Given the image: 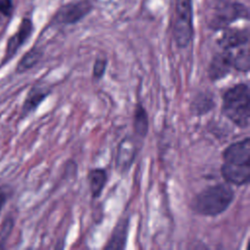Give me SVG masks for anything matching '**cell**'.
Instances as JSON below:
<instances>
[{
    "label": "cell",
    "mask_w": 250,
    "mask_h": 250,
    "mask_svg": "<svg viewBox=\"0 0 250 250\" xmlns=\"http://www.w3.org/2000/svg\"><path fill=\"white\" fill-rule=\"evenodd\" d=\"M9 197V192L7 190V188L0 187V213Z\"/></svg>",
    "instance_id": "cell-22"
},
{
    "label": "cell",
    "mask_w": 250,
    "mask_h": 250,
    "mask_svg": "<svg viewBox=\"0 0 250 250\" xmlns=\"http://www.w3.org/2000/svg\"><path fill=\"white\" fill-rule=\"evenodd\" d=\"M221 174L228 184L244 186L250 180V164L239 165L224 162L221 167Z\"/></svg>",
    "instance_id": "cell-10"
},
{
    "label": "cell",
    "mask_w": 250,
    "mask_h": 250,
    "mask_svg": "<svg viewBox=\"0 0 250 250\" xmlns=\"http://www.w3.org/2000/svg\"><path fill=\"white\" fill-rule=\"evenodd\" d=\"M15 225V220L11 216H7L0 226V248H3L9 238Z\"/></svg>",
    "instance_id": "cell-19"
},
{
    "label": "cell",
    "mask_w": 250,
    "mask_h": 250,
    "mask_svg": "<svg viewBox=\"0 0 250 250\" xmlns=\"http://www.w3.org/2000/svg\"><path fill=\"white\" fill-rule=\"evenodd\" d=\"M42 57H43V52L41 49H39L38 47L31 48L19 61L16 66V72L23 73L33 68L40 62Z\"/></svg>",
    "instance_id": "cell-17"
},
{
    "label": "cell",
    "mask_w": 250,
    "mask_h": 250,
    "mask_svg": "<svg viewBox=\"0 0 250 250\" xmlns=\"http://www.w3.org/2000/svg\"><path fill=\"white\" fill-rule=\"evenodd\" d=\"M249 42V33L247 29H229L227 30L218 40V44L223 50L237 49L247 45Z\"/></svg>",
    "instance_id": "cell-11"
},
{
    "label": "cell",
    "mask_w": 250,
    "mask_h": 250,
    "mask_svg": "<svg viewBox=\"0 0 250 250\" xmlns=\"http://www.w3.org/2000/svg\"><path fill=\"white\" fill-rule=\"evenodd\" d=\"M191 0H176L173 37L179 48H186L192 39Z\"/></svg>",
    "instance_id": "cell-3"
},
{
    "label": "cell",
    "mask_w": 250,
    "mask_h": 250,
    "mask_svg": "<svg viewBox=\"0 0 250 250\" xmlns=\"http://www.w3.org/2000/svg\"><path fill=\"white\" fill-rule=\"evenodd\" d=\"M222 111L235 126L247 128L250 123V89L246 83L229 88L223 95Z\"/></svg>",
    "instance_id": "cell-2"
},
{
    "label": "cell",
    "mask_w": 250,
    "mask_h": 250,
    "mask_svg": "<svg viewBox=\"0 0 250 250\" xmlns=\"http://www.w3.org/2000/svg\"><path fill=\"white\" fill-rule=\"evenodd\" d=\"M137 146L136 142L131 137H125L117 146L116 153V169L119 173H126L132 166L136 155H137Z\"/></svg>",
    "instance_id": "cell-8"
},
{
    "label": "cell",
    "mask_w": 250,
    "mask_h": 250,
    "mask_svg": "<svg viewBox=\"0 0 250 250\" xmlns=\"http://www.w3.org/2000/svg\"><path fill=\"white\" fill-rule=\"evenodd\" d=\"M234 199V190L228 183L205 188L196 193L190 202L192 211L198 215L215 217L224 213Z\"/></svg>",
    "instance_id": "cell-1"
},
{
    "label": "cell",
    "mask_w": 250,
    "mask_h": 250,
    "mask_svg": "<svg viewBox=\"0 0 250 250\" xmlns=\"http://www.w3.org/2000/svg\"><path fill=\"white\" fill-rule=\"evenodd\" d=\"M51 94V88L44 84L33 85L23 101L21 110V118H25L30 113L34 112L42 102Z\"/></svg>",
    "instance_id": "cell-9"
},
{
    "label": "cell",
    "mask_w": 250,
    "mask_h": 250,
    "mask_svg": "<svg viewBox=\"0 0 250 250\" xmlns=\"http://www.w3.org/2000/svg\"><path fill=\"white\" fill-rule=\"evenodd\" d=\"M231 53H232L233 68L240 72H248L250 68L248 44L239 47L235 53L231 50Z\"/></svg>",
    "instance_id": "cell-18"
},
{
    "label": "cell",
    "mask_w": 250,
    "mask_h": 250,
    "mask_svg": "<svg viewBox=\"0 0 250 250\" xmlns=\"http://www.w3.org/2000/svg\"><path fill=\"white\" fill-rule=\"evenodd\" d=\"M244 16L247 18L248 13L243 6L239 4L232 5L230 8H225L221 10L213 20L211 25L214 28H221L235 21L237 18H243Z\"/></svg>",
    "instance_id": "cell-13"
},
{
    "label": "cell",
    "mask_w": 250,
    "mask_h": 250,
    "mask_svg": "<svg viewBox=\"0 0 250 250\" xmlns=\"http://www.w3.org/2000/svg\"><path fill=\"white\" fill-rule=\"evenodd\" d=\"M223 160L230 164H250V139L247 137L228 146L223 151Z\"/></svg>",
    "instance_id": "cell-7"
},
{
    "label": "cell",
    "mask_w": 250,
    "mask_h": 250,
    "mask_svg": "<svg viewBox=\"0 0 250 250\" xmlns=\"http://www.w3.org/2000/svg\"><path fill=\"white\" fill-rule=\"evenodd\" d=\"M93 6L89 0L68 3L61 7L54 17V21L62 24H72L87 16Z\"/></svg>",
    "instance_id": "cell-4"
},
{
    "label": "cell",
    "mask_w": 250,
    "mask_h": 250,
    "mask_svg": "<svg viewBox=\"0 0 250 250\" xmlns=\"http://www.w3.org/2000/svg\"><path fill=\"white\" fill-rule=\"evenodd\" d=\"M215 106V100L212 92H200L194 96L190 104V111L196 115L201 116L208 113Z\"/></svg>",
    "instance_id": "cell-15"
},
{
    "label": "cell",
    "mask_w": 250,
    "mask_h": 250,
    "mask_svg": "<svg viewBox=\"0 0 250 250\" xmlns=\"http://www.w3.org/2000/svg\"><path fill=\"white\" fill-rule=\"evenodd\" d=\"M106 65H107V60L105 58L96 59L93 65V70H92V76L95 81H99L104 77L105 73Z\"/></svg>",
    "instance_id": "cell-20"
},
{
    "label": "cell",
    "mask_w": 250,
    "mask_h": 250,
    "mask_svg": "<svg viewBox=\"0 0 250 250\" xmlns=\"http://www.w3.org/2000/svg\"><path fill=\"white\" fill-rule=\"evenodd\" d=\"M13 0H0V14L5 17H11L13 14Z\"/></svg>",
    "instance_id": "cell-21"
},
{
    "label": "cell",
    "mask_w": 250,
    "mask_h": 250,
    "mask_svg": "<svg viewBox=\"0 0 250 250\" xmlns=\"http://www.w3.org/2000/svg\"><path fill=\"white\" fill-rule=\"evenodd\" d=\"M134 133L141 139L146 137L149 128L148 114L141 103H138L135 106L133 117Z\"/></svg>",
    "instance_id": "cell-16"
},
{
    "label": "cell",
    "mask_w": 250,
    "mask_h": 250,
    "mask_svg": "<svg viewBox=\"0 0 250 250\" xmlns=\"http://www.w3.org/2000/svg\"><path fill=\"white\" fill-rule=\"evenodd\" d=\"M231 68H233L231 50H223L212 58L208 67V76L211 81H218L229 75Z\"/></svg>",
    "instance_id": "cell-6"
},
{
    "label": "cell",
    "mask_w": 250,
    "mask_h": 250,
    "mask_svg": "<svg viewBox=\"0 0 250 250\" xmlns=\"http://www.w3.org/2000/svg\"><path fill=\"white\" fill-rule=\"evenodd\" d=\"M87 179L92 197L99 198L107 183L106 171L104 168H94L88 173Z\"/></svg>",
    "instance_id": "cell-14"
},
{
    "label": "cell",
    "mask_w": 250,
    "mask_h": 250,
    "mask_svg": "<svg viewBox=\"0 0 250 250\" xmlns=\"http://www.w3.org/2000/svg\"><path fill=\"white\" fill-rule=\"evenodd\" d=\"M33 31V24L30 19L23 18L20 23V26L16 33H14L7 41L5 54L1 62V65L9 62L15 55L18 53L20 48L28 40Z\"/></svg>",
    "instance_id": "cell-5"
},
{
    "label": "cell",
    "mask_w": 250,
    "mask_h": 250,
    "mask_svg": "<svg viewBox=\"0 0 250 250\" xmlns=\"http://www.w3.org/2000/svg\"><path fill=\"white\" fill-rule=\"evenodd\" d=\"M129 230V218L122 217L116 223L111 235L104 246L105 249H124L126 246L127 236Z\"/></svg>",
    "instance_id": "cell-12"
}]
</instances>
